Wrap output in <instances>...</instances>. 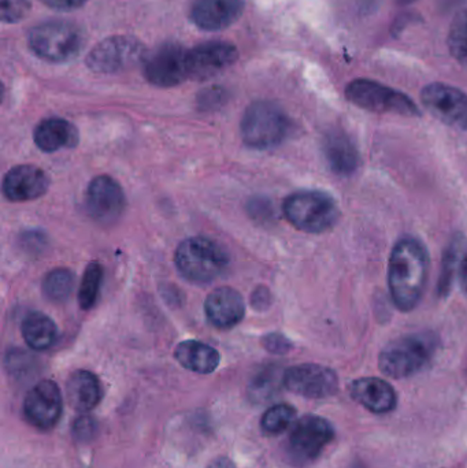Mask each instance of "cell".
I'll list each match as a JSON object with an SVG mask.
<instances>
[{"mask_svg": "<svg viewBox=\"0 0 467 468\" xmlns=\"http://www.w3.org/2000/svg\"><path fill=\"white\" fill-rule=\"evenodd\" d=\"M351 395L359 404L375 412L387 414L397 407L398 398L394 388L380 378L356 379L351 385Z\"/></svg>", "mask_w": 467, "mask_h": 468, "instance_id": "d6986e66", "label": "cell"}, {"mask_svg": "<svg viewBox=\"0 0 467 468\" xmlns=\"http://www.w3.org/2000/svg\"><path fill=\"white\" fill-rule=\"evenodd\" d=\"M21 332L25 343L35 351H46L51 348L59 335L57 324L46 314L37 313V311L25 316Z\"/></svg>", "mask_w": 467, "mask_h": 468, "instance_id": "cb8c5ba5", "label": "cell"}, {"mask_svg": "<svg viewBox=\"0 0 467 468\" xmlns=\"http://www.w3.org/2000/svg\"><path fill=\"white\" fill-rule=\"evenodd\" d=\"M461 239L455 237L454 241L447 248L446 256L443 259V269H441L440 280H439V294L447 296L451 291L452 281L455 272L460 269Z\"/></svg>", "mask_w": 467, "mask_h": 468, "instance_id": "83f0119b", "label": "cell"}, {"mask_svg": "<svg viewBox=\"0 0 467 468\" xmlns=\"http://www.w3.org/2000/svg\"><path fill=\"white\" fill-rule=\"evenodd\" d=\"M324 154L329 166L342 177L353 175L359 166V154L347 134L332 132L324 142Z\"/></svg>", "mask_w": 467, "mask_h": 468, "instance_id": "44dd1931", "label": "cell"}, {"mask_svg": "<svg viewBox=\"0 0 467 468\" xmlns=\"http://www.w3.org/2000/svg\"><path fill=\"white\" fill-rule=\"evenodd\" d=\"M207 468H238L235 466L230 459L228 458H217L208 464Z\"/></svg>", "mask_w": 467, "mask_h": 468, "instance_id": "8d00e7d4", "label": "cell"}, {"mask_svg": "<svg viewBox=\"0 0 467 468\" xmlns=\"http://www.w3.org/2000/svg\"><path fill=\"white\" fill-rule=\"evenodd\" d=\"M144 76L156 87L170 88L189 79L188 49L177 43H165L145 55Z\"/></svg>", "mask_w": 467, "mask_h": 468, "instance_id": "9c48e42d", "label": "cell"}, {"mask_svg": "<svg viewBox=\"0 0 467 468\" xmlns=\"http://www.w3.org/2000/svg\"><path fill=\"white\" fill-rule=\"evenodd\" d=\"M458 271H460L461 288H462L463 293L467 294V250L466 252L463 253L462 258H461Z\"/></svg>", "mask_w": 467, "mask_h": 468, "instance_id": "d590c367", "label": "cell"}, {"mask_svg": "<svg viewBox=\"0 0 467 468\" xmlns=\"http://www.w3.org/2000/svg\"><path fill=\"white\" fill-rule=\"evenodd\" d=\"M96 425L90 418H80L74 425V431L79 439L87 440L88 437H92L95 433Z\"/></svg>", "mask_w": 467, "mask_h": 468, "instance_id": "836d02e7", "label": "cell"}, {"mask_svg": "<svg viewBox=\"0 0 467 468\" xmlns=\"http://www.w3.org/2000/svg\"><path fill=\"white\" fill-rule=\"evenodd\" d=\"M345 96L351 103L373 112H395V114L419 117V106L405 93L398 92L372 80H354L345 88Z\"/></svg>", "mask_w": 467, "mask_h": 468, "instance_id": "52a82bcc", "label": "cell"}, {"mask_svg": "<svg viewBox=\"0 0 467 468\" xmlns=\"http://www.w3.org/2000/svg\"><path fill=\"white\" fill-rule=\"evenodd\" d=\"M411 2H414V0H400V3H403V5H409Z\"/></svg>", "mask_w": 467, "mask_h": 468, "instance_id": "74e56055", "label": "cell"}, {"mask_svg": "<svg viewBox=\"0 0 467 468\" xmlns=\"http://www.w3.org/2000/svg\"><path fill=\"white\" fill-rule=\"evenodd\" d=\"M282 382L291 392L309 399L329 398L339 388L336 373L320 365H299L288 368Z\"/></svg>", "mask_w": 467, "mask_h": 468, "instance_id": "7c38bea8", "label": "cell"}, {"mask_svg": "<svg viewBox=\"0 0 467 468\" xmlns=\"http://www.w3.org/2000/svg\"><path fill=\"white\" fill-rule=\"evenodd\" d=\"M76 277L69 269H54L44 277L43 293L54 303H62L73 293Z\"/></svg>", "mask_w": 467, "mask_h": 468, "instance_id": "d4e9b609", "label": "cell"}, {"mask_svg": "<svg viewBox=\"0 0 467 468\" xmlns=\"http://www.w3.org/2000/svg\"><path fill=\"white\" fill-rule=\"evenodd\" d=\"M206 316L218 329H232L243 321L246 304L236 289L222 286L208 294L205 302Z\"/></svg>", "mask_w": 467, "mask_h": 468, "instance_id": "e0dca14e", "label": "cell"}, {"mask_svg": "<svg viewBox=\"0 0 467 468\" xmlns=\"http://www.w3.org/2000/svg\"><path fill=\"white\" fill-rule=\"evenodd\" d=\"M430 255L427 248L414 239H403L395 245L389 258L388 285L392 302L399 310H414L427 285Z\"/></svg>", "mask_w": 467, "mask_h": 468, "instance_id": "6da1fadb", "label": "cell"}, {"mask_svg": "<svg viewBox=\"0 0 467 468\" xmlns=\"http://www.w3.org/2000/svg\"><path fill=\"white\" fill-rule=\"evenodd\" d=\"M263 346L274 355H285L292 349V343L280 333H271L262 338Z\"/></svg>", "mask_w": 467, "mask_h": 468, "instance_id": "1f68e13d", "label": "cell"}, {"mask_svg": "<svg viewBox=\"0 0 467 468\" xmlns=\"http://www.w3.org/2000/svg\"><path fill=\"white\" fill-rule=\"evenodd\" d=\"M84 46V32L71 22H43L29 33L30 49L48 62H69L82 51Z\"/></svg>", "mask_w": 467, "mask_h": 468, "instance_id": "8992f818", "label": "cell"}, {"mask_svg": "<svg viewBox=\"0 0 467 468\" xmlns=\"http://www.w3.org/2000/svg\"><path fill=\"white\" fill-rule=\"evenodd\" d=\"M271 292L265 286H260L255 289L254 293L251 294V304L254 305L257 310H266L271 305Z\"/></svg>", "mask_w": 467, "mask_h": 468, "instance_id": "d6a6232c", "label": "cell"}, {"mask_svg": "<svg viewBox=\"0 0 467 468\" xmlns=\"http://www.w3.org/2000/svg\"><path fill=\"white\" fill-rule=\"evenodd\" d=\"M175 356L186 370L199 374L213 373L221 362V356L216 348L195 340L178 344Z\"/></svg>", "mask_w": 467, "mask_h": 468, "instance_id": "603a6c76", "label": "cell"}, {"mask_svg": "<svg viewBox=\"0 0 467 468\" xmlns=\"http://www.w3.org/2000/svg\"><path fill=\"white\" fill-rule=\"evenodd\" d=\"M175 266L184 278L194 283H208L229 266V258L221 245L207 237H191L178 245Z\"/></svg>", "mask_w": 467, "mask_h": 468, "instance_id": "3957f363", "label": "cell"}, {"mask_svg": "<svg viewBox=\"0 0 467 468\" xmlns=\"http://www.w3.org/2000/svg\"><path fill=\"white\" fill-rule=\"evenodd\" d=\"M425 109L446 125L467 131V95L446 84H430L421 92Z\"/></svg>", "mask_w": 467, "mask_h": 468, "instance_id": "30bf717a", "label": "cell"}, {"mask_svg": "<svg viewBox=\"0 0 467 468\" xmlns=\"http://www.w3.org/2000/svg\"><path fill=\"white\" fill-rule=\"evenodd\" d=\"M276 387L277 371L273 370V368L262 371L251 385L254 395L260 396V398H266V395H271V392H273Z\"/></svg>", "mask_w": 467, "mask_h": 468, "instance_id": "4dcf8cb0", "label": "cell"}, {"mask_svg": "<svg viewBox=\"0 0 467 468\" xmlns=\"http://www.w3.org/2000/svg\"><path fill=\"white\" fill-rule=\"evenodd\" d=\"M296 418V411L293 407L288 404H279V406L271 407L268 411L263 414L262 425L263 431L269 434H279L287 431Z\"/></svg>", "mask_w": 467, "mask_h": 468, "instance_id": "4316f807", "label": "cell"}, {"mask_svg": "<svg viewBox=\"0 0 467 468\" xmlns=\"http://www.w3.org/2000/svg\"><path fill=\"white\" fill-rule=\"evenodd\" d=\"M145 55L144 46L137 38L132 36H112L90 49L87 66L95 73H118L144 60Z\"/></svg>", "mask_w": 467, "mask_h": 468, "instance_id": "ba28073f", "label": "cell"}, {"mask_svg": "<svg viewBox=\"0 0 467 468\" xmlns=\"http://www.w3.org/2000/svg\"><path fill=\"white\" fill-rule=\"evenodd\" d=\"M246 0H196L191 18L203 30H222L235 24L244 11Z\"/></svg>", "mask_w": 467, "mask_h": 468, "instance_id": "ac0fdd59", "label": "cell"}, {"mask_svg": "<svg viewBox=\"0 0 467 468\" xmlns=\"http://www.w3.org/2000/svg\"><path fill=\"white\" fill-rule=\"evenodd\" d=\"M41 2L46 3L47 5L55 8V10L70 11L81 7L87 3V0H41Z\"/></svg>", "mask_w": 467, "mask_h": 468, "instance_id": "e575fe53", "label": "cell"}, {"mask_svg": "<svg viewBox=\"0 0 467 468\" xmlns=\"http://www.w3.org/2000/svg\"><path fill=\"white\" fill-rule=\"evenodd\" d=\"M450 52L458 62L467 65V10L458 14L452 21L449 35Z\"/></svg>", "mask_w": 467, "mask_h": 468, "instance_id": "f1b7e54d", "label": "cell"}, {"mask_svg": "<svg viewBox=\"0 0 467 468\" xmlns=\"http://www.w3.org/2000/svg\"><path fill=\"white\" fill-rule=\"evenodd\" d=\"M331 423L324 418L307 415L293 426L290 437V448L293 456L302 462L314 461L324 448L334 440Z\"/></svg>", "mask_w": 467, "mask_h": 468, "instance_id": "4fadbf2b", "label": "cell"}, {"mask_svg": "<svg viewBox=\"0 0 467 468\" xmlns=\"http://www.w3.org/2000/svg\"><path fill=\"white\" fill-rule=\"evenodd\" d=\"M282 211L292 227L313 234L332 229L340 216L334 197L321 191H301L290 195L284 200Z\"/></svg>", "mask_w": 467, "mask_h": 468, "instance_id": "277c9868", "label": "cell"}, {"mask_svg": "<svg viewBox=\"0 0 467 468\" xmlns=\"http://www.w3.org/2000/svg\"><path fill=\"white\" fill-rule=\"evenodd\" d=\"M103 277L104 270L101 263L92 261L88 264L84 275H82L79 291V303L82 310H90L98 302Z\"/></svg>", "mask_w": 467, "mask_h": 468, "instance_id": "484cf974", "label": "cell"}, {"mask_svg": "<svg viewBox=\"0 0 467 468\" xmlns=\"http://www.w3.org/2000/svg\"><path fill=\"white\" fill-rule=\"evenodd\" d=\"M66 395L69 404L76 411L88 412L101 400V385L90 371H74L69 378Z\"/></svg>", "mask_w": 467, "mask_h": 468, "instance_id": "7402d4cb", "label": "cell"}, {"mask_svg": "<svg viewBox=\"0 0 467 468\" xmlns=\"http://www.w3.org/2000/svg\"><path fill=\"white\" fill-rule=\"evenodd\" d=\"M38 150L55 153L63 148H74L79 144V131L73 123L63 118H47L38 123L33 133Z\"/></svg>", "mask_w": 467, "mask_h": 468, "instance_id": "ffe728a7", "label": "cell"}, {"mask_svg": "<svg viewBox=\"0 0 467 468\" xmlns=\"http://www.w3.org/2000/svg\"><path fill=\"white\" fill-rule=\"evenodd\" d=\"M49 178L44 170L21 165L8 170L3 180V194L10 202H29L48 191Z\"/></svg>", "mask_w": 467, "mask_h": 468, "instance_id": "2e32d148", "label": "cell"}, {"mask_svg": "<svg viewBox=\"0 0 467 468\" xmlns=\"http://www.w3.org/2000/svg\"><path fill=\"white\" fill-rule=\"evenodd\" d=\"M85 206L88 214L99 224H115L125 210V194L114 178L99 176L88 186Z\"/></svg>", "mask_w": 467, "mask_h": 468, "instance_id": "8fae6325", "label": "cell"}, {"mask_svg": "<svg viewBox=\"0 0 467 468\" xmlns=\"http://www.w3.org/2000/svg\"><path fill=\"white\" fill-rule=\"evenodd\" d=\"M239 51L225 41H208L188 51L189 79L207 80L238 60Z\"/></svg>", "mask_w": 467, "mask_h": 468, "instance_id": "9a60e30c", "label": "cell"}, {"mask_svg": "<svg viewBox=\"0 0 467 468\" xmlns=\"http://www.w3.org/2000/svg\"><path fill=\"white\" fill-rule=\"evenodd\" d=\"M438 346L439 340L433 333L405 335L391 341L381 351L378 366L391 378H408L428 366Z\"/></svg>", "mask_w": 467, "mask_h": 468, "instance_id": "7a4b0ae2", "label": "cell"}, {"mask_svg": "<svg viewBox=\"0 0 467 468\" xmlns=\"http://www.w3.org/2000/svg\"><path fill=\"white\" fill-rule=\"evenodd\" d=\"M244 144L257 150L277 147L291 131L284 110L271 101H255L244 112L240 125Z\"/></svg>", "mask_w": 467, "mask_h": 468, "instance_id": "5b68a950", "label": "cell"}, {"mask_svg": "<svg viewBox=\"0 0 467 468\" xmlns=\"http://www.w3.org/2000/svg\"><path fill=\"white\" fill-rule=\"evenodd\" d=\"M2 3V21L14 24L21 21L30 11V0H0Z\"/></svg>", "mask_w": 467, "mask_h": 468, "instance_id": "f546056e", "label": "cell"}, {"mask_svg": "<svg viewBox=\"0 0 467 468\" xmlns=\"http://www.w3.org/2000/svg\"><path fill=\"white\" fill-rule=\"evenodd\" d=\"M62 407L59 387L52 381H41L25 398L24 414L36 428L51 429L59 420Z\"/></svg>", "mask_w": 467, "mask_h": 468, "instance_id": "5bb4252c", "label": "cell"}]
</instances>
